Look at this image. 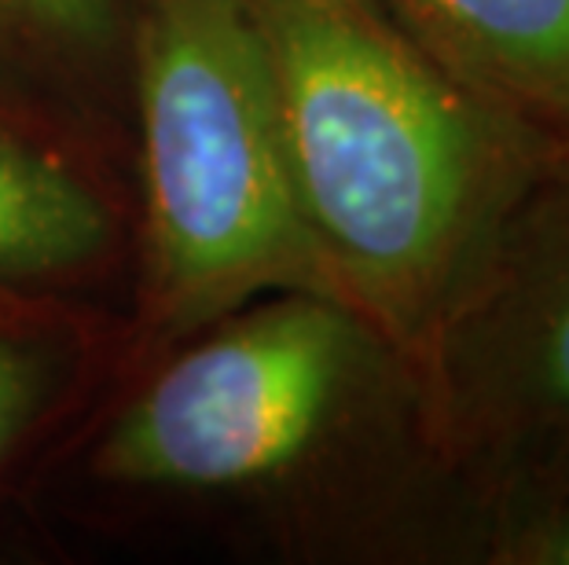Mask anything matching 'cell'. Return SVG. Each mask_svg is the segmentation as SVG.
<instances>
[{
	"instance_id": "6da1fadb",
	"label": "cell",
	"mask_w": 569,
	"mask_h": 565,
	"mask_svg": "<svg viewBox=\"0 0 569 565\" xmlns=\"http://www.w3.org/2000/svg\"><path fill=\"white\" fill-rule=\"evenodd\" d=\"M335 291L416 364L562 140L448 70L379 0H247Z\"/></svg>"
},
{
	"instance_id": "9c48e42d",
	"label": "cell",
	"mask_w": 569,
	"mask_h": 565,
	"mask_svg": "<svg viewBox=\"0 0 569 565\" xmlns=\"http://www.w3.org/2000/svg\"><path fill=\"white\" fill-rule=\"evenodd\" d=\"M41 396V367L30 353L0 339V455L16 441Z\"/></svg>"
},
{
	"instance_id": "5b68a950",
	"label": "cell",
	"mask_w": 569,
	"mask_h": 565,
	"mask_svg": "<svg viewBox=\"0 0 569 565\" xmlns=\"http://www.w3.org/2000/svg\"><path fill=\"white\" fill-rule=\"evenodd\" d=\"M379 4L478 92L551 140H569V0Z\"/></svg>"
},
{
	"instance_id": "277c9868",
	"label": "cell",
	"mask_w": 569,
	"mask_h": 565,
	"mask_svg": "<svg viewBox=\"0 0 569 565\" xmlns=\"http://www.w3.org/2000/svg\"><path fill=\"white\" fill-rule=\"evenodd\" d=\"M411 367L486 525L569 460V140L518 195Z\"/></svg>"
},
{
	"instance_id": "8992f818",
	"label": "cell",
	"mask_w": 569,
	"mask_h": 565,
	"mask_svg": "<svg viewBox=\"0 0 569 565\" xmlns=\"http://www.w3.org/2000/svg\"><path fill=\"white\" fill-rule=\"evenodd\" d=\"M107 213L81 180L0 137V280H38L89 261Z\"/></svg>"
},
{
	"instance_id": "3957f363",
	"label": "cell",
	"mask_w": 569,
	"mask_h": 565,
	"mask_svg": "<svg viewBox=\"0 0 569 565\" xmlns=\"http://www.w3.org/2000/svg\"><path fill=\"white\" fill-rule=\"evenodd\" d=\"M427 407L416 367L353 305L290 291L177 356L118 418L100 471L148 488H253Z\"/></svg>"
},
{
	"instance_id": "52a82bcc",
	"label": "cell",
	"mask_w": 569,
	"mask_h": 565,
	"mask_svg": "<svg viewBox=\"0 0 569 565\" xmlns=\"http://www.w3.org/2000/svg\"><path fill=\"white\" fill-rule=\"evenodd\" d=\"M486 558L503 565H569V460L492 514Z\"/></svg>"
},
{
	"instance_id": "7a4b0ae2",
	"label": "cell",
	"mask_w": 569,
	"mask_h": 565,
	"mask_svg": "<svg viewBox=\"0 0 569 565\" xmlns=\"http://www.w3.org/2000/svg\"><path fill=\"white\" fill-rule=\"evenodd\" d=\"M137 89L151 291L184 331L258 286L331 294L247 0H151Z\"/></svg>"
},
{
	"instance_id": "ba28073f",
	"label": "cell",
	"mask_w": 569,
	"mask_h": 565,
	"mask_svg": "<svg viewBox=\"0 0 569 565\" xmlns=\"http://www.w3.org/2000/svg\"><path fill=\"white\" fill-rule=\"evenodd\" d=\"M114 19L118 0H0V38L48 56L103 44Z\"/></svg>"
}]
</instances>
